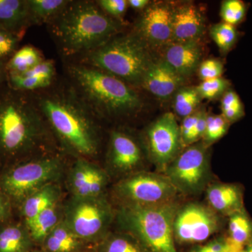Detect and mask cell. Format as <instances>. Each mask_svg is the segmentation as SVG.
Segmentation results:
<instances>
[{
  "label": "cell",
  "mask_w": 252,
  "mask_h": 252,
  "mask_svg": "<svg viewBox=\"0 0 252 252\" xmlns=\"http://www.w3.org/2000/svg\"><path fill=\"white\" fill-rule=\"evenodd\" d=\"M33 97L50 130L66 149L82 158L98 154L100 140L95 117L70 87Z\"/></svg>",
  "instance_id": "6da1fadb"
},
{
  "label": "cell",
  "mask_w": 252,
  "mask_h": 252,
  "mask_svg": "<svg viewBox=\"0 0 252 252\" xmlns=\"http://www.w3.org/2000/svg\"><path fill=\"white\" fill-rule=\"evenodd\" d=\"M49 31L64 56H84L117 35L122 24L96 1H69L49 23Z\"/></svg>",
  "instance_id": "7a4b0ae2"
},
{
  "label": "cell",
  "mask_w": 252,
  "mask_h": 252,
  "mask_svg": "<svg viewBox=\"0 0 252 252\" xmlns=\"http://www.w3.org/2000/svg\"><path fill=\"white\" fill-rule=\"evenodd\" d=\"M51 137L33 95L4 84L0 89V150L5 154L44 151Z\"/></svg>",
  "instance_id": "3957f363"
},
{
  "label": "cell",
  "mask_w": 252,
  "mask_h": 252,
  "mask_svg": "<svg viewBox=\"0 0 252 252\" xmlns=\"http://www.w3.org/2000/svg\"><path fill=\"white\" fill-rule=\"evenodd\" d=\"M70 89L95 118L127 117L140 112V96L132 86L82 63L67 66Z\"/></svg>",
  "instance_id": "277c9868"
},
{
  "label": "cell",
  "mask_w": 252,
  "mask_h": 252,
  "mask_svg": "<svg viewBox=\"0 0 252 252\" xmlns=\"http://www.w3.org/2000/svg\"><path fill=\"white\" fill-rule=\"evenodd\" d=\"M154 61L149 46L134 32L114 36L81 56L80 63L108 73L129 85L140 86Z\"/></svg>",
  "instance_id": "5b68a950"
},
{
  "label": "cell",
  "mask_w": 252,
  "mask_h": 252,
  "mask_svg": "<svg viewBox=\"0 0 252 252\" xmlns=\"http://www.w3.org/2000/svg\"><path fill=\"white\" fill-rule=\"evenodd\" d=\"M174 202L157 205L126 204L119 214V222L152 252H177L174 243Z\"/></svg>",
  "instance_id": "8992f818"
},
{
  "label": "cell",
  "mask_w": 252,
  "mask_h": 252,
  "mask_svg": "<svg viewBox=\"0 0 252 252\" xmlns=\"http://www.w3.org/2000/svg\"><path fill=\"white\" fill-rule=\"evenodd\" d=\"M110 204L101 195L92 198L72 197L64 210L63 221L82 241L100 238L113 220Z\"/></svg>",
  "instance_id": "52a82bcc"
},
{
  "label": "cell",
  "mask_w": 252,
  "mask_h": 252,
  "mask_svg": "<svg viewBox=\"0 0 252 252\" xmlns=\"http://www.w3.org/2000/svg\"><path fill=\"white\" fill-rule=\"evenodd\" d=\"M63 170L62 158L42 155L15 167L4 180V187L15 198H27L33 192L54 183Z\"/></svg>",
  "instance_id": "ba28073f"
},
{
  "label": "cell",
  "mask_w": 252,
  "mask_h": 252,
  "mask_svg": "<svg viewBox=\"0 0 252 252\" xmlns=\"http://www.w3.org/2000/svg\"><path fill=\"white\" fill-rule=\"evenodd\" d=\"M207 149L204 143L189 146L167 165L165 175L178 192L190 195L205 187L209 174Z\"/></svg>",
  "instance_id": "9c48e42d"
},
{
  "label": "cell",
  "mask_w": 252,
  "mask_h": 252,
  "mask_svg": "<svg viewBox=\"0 0 252 252\" xmlns=\"http://www.w3.org/2000/svg\"><path fill=\"white\" fill-rule=\"evenodd\" d=\"M117 194L126 204L157 205L173 202L178 190L165 175L135 174L119 182Z\"/></svg>",
  "instance_id": "30bf717a"
},
{
  "label": "cell",
  "mask_w": 252,
  "mask_h": 252,
  "mask_svg": "<svg viewBox=\"0 0 252 252\" xmlns=\"http://www.w3.org/2000/svg\"><path fill=\"white\" fill-rule=\"evenodd\" d=\"M220 219L211 208L190 203L178 210L174 222V236L182 243H200L220 228Z\"/></svg>",
  "instance_id": "8fae6325"
},
{
  "label": "cell",
  "mask_w": 252,
  "mask_h": 252,
  "mask_svg": "<svg viewBox=\"0 0 252 252\" xmlns=\"http://www.w3.org/2000/svg\"><path fill=\"white\" fill-rule=\"evenodd\" d=\"M147 143L152 161L161 168L178 156L181 143L180 126L171 112L164 114L147 130Z\"/></svg>",
  "instance_id": "7c38bea8"
},
{
  "label": "cell",
  "mask_w": 252,
  "mask_h": 252,
  "mask_svg": "<svg viewBox=\"0 0 252 252\" xmlns=\"http://www.w3.org/2000/svg\"><path fill=\"white\" fill-rule=\"evenodd\" d=\"M173 9L165 3L149 4L144 10L134 32L151 47H166L172 43Z\"/></svg>",
  "instance_id": "4fadbf2b"
},
{
  "label": "cell",
  "mask_w": 252,
  "mask_h": 252,
  "mask_svg": "<svg viewBox=\"0 0 252 252\" xmlns=\"http://www.w3.org/2000/svg\"><path fill=\"white\" fill-rule=\"evenodd\" d=\"M68 184L72 197H98L107 185V176L100 167L80 158L71 169Z\"/></svg>",
  "instance_id": "5bb4252c"
},
{
  "label": "cell",
  "mask_w": 252,
  "mask_h": 252,
  "mask_svg": "<svg viewBox=\"0 0 252 252\" xmlns=\"http://www.w3.org/2000/svg\"><path fill=\"white\" fill-rule=\"evenodd\" d=\"M107 161L116 171H132L142 161V150L131 136L122 131H112L109 138Z\"/></svg>",
  "instance_id": "9a60e30c"
},
{
  "label": "cell",
  "mask_w": 252,
  "mask_h": 252,
  "mask_svg": "<svg viewBox=\"0 0 252 252\" xmlns=\"http://www.w3.org/2000/svg\"><path fill=\"white\" fill-rule=\"evenodd\" d=\"M185 79L162 60L154 61L144 74L140 86L156 97L165 99L181 89Z\"/></svg>",
  "instance_id": "2e32d148"
},
{
  "label": "cell",
  "mask_w": 252,
  "mask_h": 252,
  "mask_svg": "<svg viewBox=\"0 0 252 252\" xmlns=\"http://www.w3.org/2000/svg\"><path fill=\"white\" fill-rule=\"evenodd\" d=\"M205 29V18L198 6L187 3L173 9L172 43L199 41Z\"/></svg>",
  "instance_id": "e0dca14e"
},
{
  "label": "cell",
  "mask_w": 252,
  "mask_h": 252,
  "mask_svg": "<svg viewBox=\"0 0 252 252\" xmlns=\"http://www.w3.org/2000/svg\"><path fill=\"white\" fill-rule=\"evenodd\" d=\"M199 41L173 42L165 47L162 61L181 77L192 75L198 69L202 56Z\"/></svg>",
  "instance_id": "ac0fdd59"
},
{
  "label": "cell",
  "mask_w": 252,
  "mask_h": 252,
  "mask_svg": "<svg viewBox=\"0 0 252 252\" xmlns=\"http://www.w3.org/2000/svg\"><path fill=\"white\" fill-rule=\"evenodd\" d=\"M207 198L215 211L225 215L243 210V196L240 188L231 184H217L207 190Z\"/></svg>",
  "instance_id": "d6986e66"
},
{
  "label": "cell",
  "mask_w": 252,
  "mask_h": 252,
  "mask_svg": "<svg viewBox=\"0 0 252 252\" xmlns=\"http://www.w3.org/2000/svg\"><path fill=\"white\" fill-rule=\"evenodd\" d=\"M29 26L27 0H0V29L23 35Z\"/></svg>",
  "instance_id": "ffe728a7"
},
{
  "label": "cell",
  "mask_w": 252,
  "mask_h": 252,
  "mask_svg": "<svg viewBox=\"0 0 252 252\" xmlns=\"http://www.w3.org/2000/svg\"><path fill=\"white\" fill-rule=\"evenodd\" d=\"M61 194L59 187L51 183L41 187L28 196L23 204V209L26 223L34 220L46 209L58 205Z\"/></svg>",
  "instance_id": "44dd1931"
},
{
  "label": "cell",
  "mask_w": 252,
  "mask_h": 252,
  "mask_svg": "<svg viewBox=\"0 0 252 252\" xmlns=\"http://www.w3.org/2000/svg\"><path fill=\"white\" fill-rule=\"evenodd\" d=\"M82 242L62 220L51 230L43 243L46 252H76Z\"/></svg>",
  "instance_id": "7402d4cb"
},
{
  "label": "cell",
  "mask_w": 252,
  "mask_h": 252,
  "mask_svg": "<svg viewBox=\"0 0 252 252\" xmlns=\"http://www.w3.org/2000/svg\"><path fill=\"white\" fill-rule=\"evenodd\" d=\"M31 26L49 24L68 4V0H27Z\"/></svg>",
  "instance_id": "603a6c76"
},
{
  "label": "cell",
  "mask_w": 252,
  "mask_h": 252,
  "mask_svg": "<svg viewBox=\"0 0 252 252\" xmlns=\"http://www.w3.org/2000/svg\"><path fill=\"white\" fill-rule=\"evenodd\" d=\"M61 221L58 205L46 209L27 223L32 240L37 243H43L51 230Z\"/></svg>",
  "instance_id": "cb8c5ba5"
},
{
  "label": "cell",
  "mask_w": 252,
  "mask_h": 252,
  "mask_svg": "<svg viewBox=\"0 0 252 252\" xmlns=\"http://www.w3.org/2000/svg\"><path fill=\"white\" fill-rule=\"evenodd\" d=\"M44 60L39 50L34 46H23L6 63V72L8 74H23Z\"/></svg>",
  "instance_id": "d4e9b609"
},
{
  "label": "cell",
  "mask_w": 252,
  "mask_h": 252,
  "mask_svg": "<svg viewBox=\"0 0 252 252\" xmlns=\"http://www.w3.org/2000/svg\"><path fill=\"white\" fill-rule=\"evenodd\" d=\"M230 243L239 248H245L252 238V220L243 211L230 215L228 223V237Z\"/></svg>",
  "instance_id": "484cf974"
},
{
  "label": "cell",
  "mask_w": 252,
  "mask_h": 252,
  "mask_svg": "<svg viewBox=\"0 0 252 252\" xmlns=\"http://www.w3.org/2000/svg\"><path fill=\"white\" fill-rule=\"evenodd\" d=\"M129 233L110 235L99 245L97 252H148L137 237Z\"/></svg>",
  "instance_id": "4316f807"
},
{
  "label": "cell",
  "mask_w": 252,
  "mask_h": 252,
  "mask_svg": "<svg viewBox=\"0 0 252 252\" xmlns=\"http://www.w3.org/2000/svg\"><path fill=\"white\" fill-rule=\"evenodd\" d=\"M31 239L29 232L18 227H8L0 232V252H26Z\"/></svg>",
  "instance_id": "83f0119b"
},
{
  "label": "cell",
  "mask_w": 252,
  "mask_h": 252,
  "mask_svg": "<svg viewBox=\"0 0 252 252\" xmlns=\"http://www.w3.org/2000/svg\"><path fill=\"white\" fill-rule=\"evenodd\" d=\"M196 88H181L175 94L174 109L181 117H189L196 112L201 100Z\"/></svg>",
  "instance_id": "f1b7e54d"
},
{
  "label": "cell",
  "mask_w": 252,
  "mask_h": 252,
  "mask_svg": "<svg viewBox=\"0 0 252 252\" xmlns=\"http://www.w3.org/2000/svg\"><path fill=\"white\" fill-rule=\"evenodd\" d=\"M210 32L212 39L224 54L234 47L240 36L236 27L223 22L212 26Z\"/></svg>",
  "instance_id": "f546056e"
},
{
  "label": "cell",
  "mask_w": 252,
  "mask_h": 252,
  "mask_svg": "<svg viewBox=\"0 0 252 252\" xmlns=\"http://www.w3.org/2000/svg\"><path fill=\"white\" fill-rule=\"evenodd\" d=\"M54 79L38 77H24L17 74H8L6 83L10 87L23 92L42 91L52 85Z\"/></svg>",
  "instance_id": "4dcf8cb0"
},
{
  "label": "cell",
  "mask_w": 252,
  "mask_h": 252,
  "mask_svg": "<svg viewBox=\"0 0 252 252\" xmlns=\"http://www.w3.org/2000/svg\"><path fill=\"white\" fill-rule=\"evenodd\" d=\"M221 115L230 124L238 122L245 116V107L240 96L229 89L220 98Z\"/></svg>",
  "instance_id": "1f68e13d"
},
{
  "label": "cell",
  "mask_w": 252,
  "mask_h": 252,
  "mask_svg": "<svg viewBox=\"0 0 252 252\" xmlns=\"http://www.w3.org/2000/svg\"><path fill=\"white\" fill-rule=\"evenodd\" d=\"M247 14V6L240 0H225L220 6L222 22L236 26L243 22Z\"/></svg>",
  "instance_id": "d6a6232c"
},
{
  "label": "cell",
  "mask_w": 252,
  "mask_h": 252,
  "mask_svg": "<svg viewBox=\"0 0 252 252\" xmlns=\"http://www.w3.org/2000/svg\"><path fill=\"white\" fill-rule=\"evenodd\" d=\"M196 88L200 98L214 100L221 98L226 91L230 89V81L223 77L212 80L203 81Z\"/></svg>",
  "instance_id": "836d02e7"
},
{
  "label": "cell",
  "mask_w": 252,
  "mask_h": 252,
  "mask_svg": "<svg viewBox=\"0 0 252 252\" xmlns=\"http://www.w3.org/2000/svg\"><path fill=\"white\" fill-rule=\"evenodd\" d=\"M230 124L220 115H207L206 130L204 135L203 143L210 144L220 140L226 134Z\"/></svg>",
  "instance_id": "e575fe53"
},
{
  "label": "cell",
  "mask_w": 252,
  "mask_h": 252,
  "mask_svg": "<svg viewBox=\"0 0 252 252\" xmlns=\"http://www.w3.org/2000/svg\"><path fill=\"white\" fill-rule=\"evenodd\" d=\"M23 36L0 29V61L7 63L17 51Z\"/></svg>",
  "instance_id": "d590c367"
},
{
  "label": "cell",
  "mask_w": 252,
  "mask_h": 252,
  "mask_svg": "<svg viewBox=\"0 0 252 252\" xmlns=\"http://www.w3.org/2000/svg\"><path fill=\"white\" fill-rule=\"evenodd\" d=\"M199 77L203 81L212 80L222 77L224 67L220 60L207 59L200 63L198 67Z\"/></svg>",
  "instance_id": "8d00e7d4"
},
{
  "label": "cell",
  "mask_w": 252,
  "mask_h": 252,
  "mask_svg": "<svg viewBox=\"0 0 252 252\" xmlns=\"http://www.w3.org/2000/svg\"><path fill=\"white\" fill-rule=\"evenodd\" d=\"M95 1L106 14L117 20L124 16L128 5L126 0H98Z\"/></svg>",
  "instance_id": "74e56055"
},
{
  "label": "cell",
  "mask_w": 252,
  "mask_h": 252,
  "mask_svg": "<svg viewBox=\"0 0 252 252\" xmlns=\"http://www.w3.org/2000/svg\"><path fill=\"white\" fill-rule=\"evenodd\" d=\"M56 74V67L52 60L44 59L42 62L36 64L34 67L28 70V72L17 75L24 77H38L50 78L54 79Z\"/></svg>",
  "instance_id": "f35d334b"
},
{
  "label": "cell",
  "mask_w": 252,
  "mask_h": 252,
  "mask_svg": "<svg viewBox=\"0 0 252 252\" xmlns=\"http://www.w3.org/2000/svg\"><path fill=\"white\" fill-rule=\"evenodd\" d=\"M198 116V111L189 117H185L182 123V125L180 126L182 147H189L190 145V138L193 134Z\"/></svg>",
  "instance_id": "ab89813d"
},
{
  "label": "cell",
  "mask_w": 252,
  "mask_h": 252,
  "mask_svg": "<svg viewBox=\"0 0 252 252\" xmlns=\"http://www.w3.org/2000/svg\"><path fill=\"white\" fill-rule=\"evenodd\" d=\"M207 119V114L205 111H198V119L190 138V145L198 142L200 139L203 138L205 130H206Z\"/></svg>",
  "instance_id": "60d3db41"
},
{
  "label": "cell",
  "mask_w": 252,
  "mask_h": 252,
  "mask_svg": "<svg viewBox=\"0 0 252 252\" xmlns=\"http://www.w3.org/2000/svg\"><path fill=\"white\" fill-rule=\"evenodd\" d=\"M128 5H130L132 9L135 10H144L150 4L149 0H128Z\"/></svg>",
  "instance_id": "b9f144b4"
},
{
  "label": "cell",
  "mask_w": 252,
  "mask_h": 252,
  "mask_svg": "<svg viewBox=\"0 0 252 252\" xmlns=\"http://www.w3.org/2000/svg\"><path fill=\"white\" fill-rule=\"evenodd\" d=\"M6 63L0 61V89H1V86L4 85L5 83H6V77H7Z\"/></svg>",
  "instance_id": "7bdbcfd3"
},
{
  "label": "cell",
  "mask_w": 252,
  "mask_h": 252,
  "mask_svg": "<svg viewBox=\"0 0 252 252\" xmlns=\"http://www.w3.org/2000/svg\"><path fill=\"white\" fill-rule=\"evenodd\" d=\"M6 214V205L2 197L0 195V219L3 218Z\"/></svg>",
  "instance_id": "ee69618b"
},
{
  "label": "cell",
  "mask_w": 252,
  "mask_h": 252,
  "mask_svg": "<svg viewBox=\"0 0 252 252\" xmlns=\"http://www.w3.org/2000/svg\"><path fill=\"white\" fill-rule=\"evenodd\" d=\"M243 252H252V240L248 243V246L245 248Z\"/></svg>",
  "instance_id": "f6af8a7d"
},
{
  "label": "cell",
  "mask_w": 252,
  "mask_h": 252,
  "mask_svg": "<svg viewBox=\"0 0 252 252\" xmlns=\"http://www.w3.org/2000/svg\"><path fill=\"white\" fill-rule=\"evenodd\" d=\"M190 252H195V250H193V251H191Z\"/></svg>",
  "instance_id": "bcb514c9"
},
{
  "label": "cell",
  "mask_w": 252,
  "mask_h": 252,
  "mask_svg": "<svg viewBox=\"0 0 252 252\" xmlns=\"http://www.w3.org/2000/svg\"></svg>",
  "instance_id": "7dc6e473"
}]
</instances>
